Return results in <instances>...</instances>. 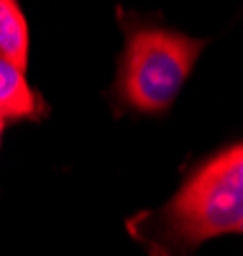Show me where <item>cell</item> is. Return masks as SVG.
Returning <instances> with one entry per match:
<instances>
[{"mask_svg": "<svg viewBox=\"0 0 243 256\" xmlns=\"http://www.w3.org/2000/svg\"><path fill=\"white\" fill-rule=\"evenodd\" d=\"M0 59L24 74L28 70V24L13 0H0Z\"/></svg>", "mask_w": 243, "mask_h": 256, "instance_id": "cell-4", "label": "cell"}, {"mask_svg": "<svg viewBox=\"0 0 243 256\" xmlns=\"http://www.w3.org/2000/svg\"><path fill=\"white\" fill-rule=\"evenodd\" d=\"M44 116V100L34 92L26 74L0 59V118L31 120Z\"/></svg>", "mask_w": 243, "mask_h": 256, "instance_id": "cell-3", "label": "cell"}, {"mask_svg": "<svg viewBox=\"0 0 243 256\" xmlns=\"http://www.w3.org/2000/svg\"><path fill=\"white\" fill-rule=\"evenodd\" d=\"M151 256H194L205 241L243 233V144L212 156L156 212L128 220Z\"/></svg>", "mask_w": 243, "mask_h": 256, "instance_id": "cell-1", "label": "cell"}, {"mask_svg": "<svg viewBox=\"0 0 243 256\" xmlns=\"http://www.w3.org/2000/svg\"><path fill=\"white\" fill-rule=\"evenodd\" d=\"M3 131H6V120L0 118V141H3Z\"/></svg>", "mask_w": 243, "mask_h": 256, "instance_id": "cell-5", "label": "cell"}, {"mask_svg": "<svg viewBox=\"0 0 243 256\" xmlns=\"http://www.w3.org/2000/svg\"><path fill=\"white\" fill-rule=\"evenodd\" d=\"M120 20L126 18L120 16ZM202 49V38L148 26L144 20H126V49L120 54L113 95L128 110L144 116L166 113L190 80Z\"/></svg>", "mask_w": 243, "mask_h": 256, "instance_id": "cell-2", "label": "cell"}]
</instances>
